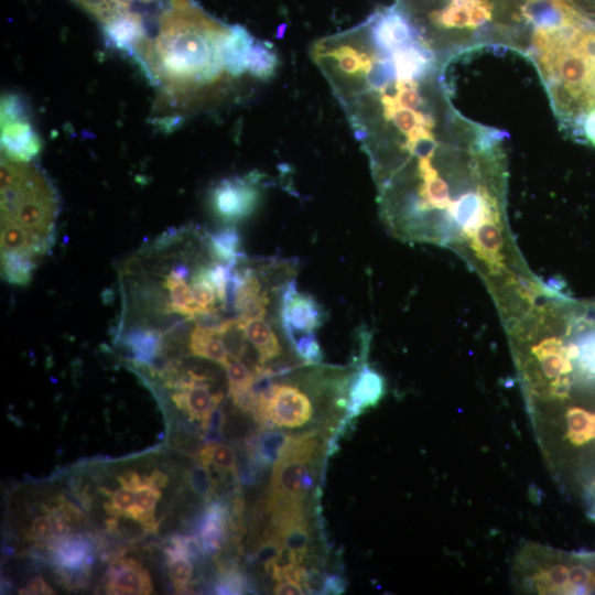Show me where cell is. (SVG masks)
<instances>
[{
	"mask_svg": "<svg viewBox=\"0 0 595 595\" xmlns=\"http://www.w3.org/2000/svg\"><path fill=\"white\" fill-rule=\"evenodd\" d=\"M57 196L29 162L1 163V268L4 280L25 284L54 244Z\"/></svg>",
	"mask_w": 595,
	"mask_h": 595,
	"instance_id": "6da1fadb",
	"label": "cell"
},
{
	"mask_svg": "<svg viewBox=\"0 0 595 595\" xmlns=\"http://www.w3.org/2000/svg\"><path fill=\"white\" fill-rule=\"evenodd\" d=\"M317 452L314 434L294 436L274 463L268 502L271 516L304 508V500L314 487Z\"/></svg>",
	"mask_w": 595,
	"mask_h": 595,
	"instance_id": "7a4b0ae2",
	"label": "cell"
},
{
	"mask_svg": "<svg viewBox=\"0 0 595 595\" xmlns=\"http://www.w3.org/2000/svg\"><path fill=\"white\" fill-rule=\"evenodd\" d=\"M104 28L110 44L132 48L147 44L148 29L143 7L166 4L163 0H75Z\"/></svg>",
	"mask_w": 595,
	"mask_h": 595,
	"instance_id": "3957f363",
	"label": "cell"
},
{
	"mask_svg": "<svg viewBox=\"0 0 595 595\" xmlns=\"http://www.w3.org/2000/svg\"><path fill=\"white\" fill-rule=\"evenodd\" d=\"M571 565L556 551L528 543L517 556L515 575L528 593L567 594Z\"/></svg>",
	"mask_w": 595,
	"mask_h": 595,
	"instance_id": "277c9868",
	"label": "cell"
},
{
	"mask_svg": "<svg viewBox=\"0 0 595 595\" xmlns=\"http://www.w3.org/2000/svg\"><path fill=\"white\" fill-rule=\"evenodd\" d=\"M261 199V175L250 173L218 182L210 193V205L218 218L234 224L249 217Z\"/></svg>",
	"mask_w": 595,
	"mask_h": 595,
	"instance_id": "5b68a950",
	"label": "cell"
},
{
	"mask_svg": "<svg viewBox=\"0 0 595 595\" xmlns=\"http://www.w3.org/2000/svg\"><path fill=\"white\" fill-rule=\"evenodd\" d=\"M305 393L291 385H275L270 393L258 400L255 418L266 426L299 428L313 415Z\"/></svg>",
	"mask_w": 595,
	"mask_h": 595,
	"instance_id": "8992f818",
	"label": "cell"
},
{
	"mask_svg": "<svg viewBox=\"0 0 595 595\" xmlns=\"http://www.w3.org/2000/svg\"><path fill=\"white\" fill-rule=\"evenodd\" d=\"M325 320L323 306L314 296L298 291L294 280L280 294V321L290 344L300 335L314 332Z\"/></svg>",
	"mask_w": 595,
	"mask_h": 595,
	"instance_id": "52a82bcc",
	"label": "cell"
},
{
	"mask_svg": "<svg viewBox=\"0 0 595 595\" xmlns=\"http://www.w3.org/2000/svg\"><path fill=\"white\" fill-rule=\"evenodd\" d=\"M2 149L6 158L30 162L40 151V141L25 116L23 105L15 96L2 102Z\"/></svg>",
	"mask_w": 595,
	"mask_h": 595,
	"instance_id": "ba28073f",
	"label": "cell"
},
{
	"mask_svg": "<svg viewBox=\"0 0 595 595\" xmlns=\"http://www.w3.org/2000/svg\"><path fill=\"white\" fill-rule=\"evenodd\" d=\"M386 394V379L368 364H363L350 377L345 398L347 419L363 414L376 407Z\"/></svg>",
	"mask_w": 595,
	"mask_h": 595,
	"instance_id": "9c48e42d",
	"label": "cell"
},
{
	"mask_svg": "<svg viewBox=\"0 0 595 595\" xmlns=\"http://www.w3.org/2000/svg\"><path fill=\"white\" fill-rule=\"evenodd\" d=\"M153 589L145 569L131 558L116 561L107 575L106 591L117 595L149 594Z\"/></svg>",
	"mask_w": 595,
	"mask_h": 595,
	"instance_id": "30bf717a",
	"label": "cell"
},
{
	"mask_svg": "<svg viewBox=\"0 0 595 595\" xmlns=\"http://www.w3.org/2000/svg\"><path fill=\"white\" fill-rule=\"evenodd\" d=\"M272 529L277 532L285 550L304 559L311 541V532L304 508L271 516Z\"/></svg>",
	"mask_w": 595,
	"mask_h": 595,
	"instance_id": "8fae6325",
	"label": "cell"
},
{
	"mask_svg": "<svg viewBox=\"0 0 595 595\" xmlns=\"http://www.w3.org/2000/svg\"><path fill=\"white\" fill-rule=\"evenodd\" d=\"M237 321L247 340L257 350L259 364L263 365L281 355L279 339L263 317L237 314Z\"/></svg>",
	"mask_w": 595,
	"mask_h": 595,
	"instance_id": "7c38bea8",
	"label": "cell"
},
{
	"mask_svg": "<svg viewBox=\"0 0 595 595\" xmlns=\"http://www.w3.org/2000/svg\"><path fill=\"white\" fill-rule=\"evenodd\" d=\"M294 436L266 426L251 441L249 458L260 467L273 466L288 448Z\"/></svg>",
	"mask_w": 595,
	"mask_h": 595,
	"instance_id": "4fadbf2b",
	"label": "cell"
},
{
	"mask_svg": "<svg viewBox=\"0 0 595 595\" xmlns=\"http://www.w3.org/2000/svg\"><path fill=\"white\" fill-rule=\"evenodd\" d=\"M227 520L228 511L223 502H213L208 506L198 532L203 554L213 555L221 549L226 537Z\"/></svg>",
	"mask_w": 595,
	"mask_h": 595,
	"instance_id": "5bb4252c",
	"label": "cell"
},
{
	"mask_svg": "<svg viewBox=\"0 0 595 595\" xmlns=\"http://www.w3.org/2000/svg\"><path fill=\"white\" fill-rule=\"evenodd\" d=\"M564 435L573 446H583L595 441V412L572 405L564 414Z\"/></svg>",
	"mask_w": 595,
	"mask_h": 595,
	"instance_id": "9a60e30c",
	"label": "cell"
},
{
	"mask_svg": "<svg viewBox=\"0 0 595 595\" xmlns=\"http://www.w3.org/2000/svg\"><path fill=\"white\" fill-rule=\"evenodd\" d=\"M208 244L214 257L228 264L246 259L238 229L231 224L208 234Z\"/></svg>",
	"mask_w": 595,
	"mask_h": 595,
	"instance_id": "2e32d148",
	"label": "cell"
},
{
	"mask_svg": "<svg viewBox=\"0 0 595 595\" xmlns=\"http://www.w3.org/2000/svg\"><path fill=\"white\" fill-rule=\"evenodd\" d=\"M54 553L58 564L66 569H84L88 564L90 545L82 536H71L54 541Z\"/></svg>",
	"mask_w": 595,
	"mask_h": 595,
	"instance_id": "e0dca14e",
	"label": "cell"
},
{
	"mask_svg": "<svg viewBox=\"0 0 595 595\" xmlns=\"http://www.w3.org/2000/svg\"><path fill=\"white\" fill-rule=\"evenodd\" d=\"M199 461L204 465H212L221 470L236 473V454L227 444H208L199 452Z\"/></svg>",
	"mask_w": 595,
	"mask_h": 595,
	"instance_id": "ac0fdd59",
	"label": "cell"
},
{
	"mask_svg": "<svg viewBox=\"0 0 595 595\" xmlns=\"http://www.w3.org/2000/svg\"><path fill=\"white\" fill-rule=\"evenodd\" d=\"M283 550L284 547L282 541L277 532L271 528L261 539V542L255 552L253 559L258 564L262 565L264 570L269 572L281 558Z\"/></svg>",
	"mask_w": 595,
	"mask_h": 595,
	"instance_id": "d6986e66",
	"label": "cell"
},
{
	"mask_svg": "<svg viewBox=\"0 0 595 595\" xmlns=\"http://www.w3.org/2000/svg\"><path fill=\"white\" fill-rule=\"evenodd\" d=\"M225 369L231 398L250 389L253 381V371L239 358L230 357Z\"/></svg>",
	"mask_w": 595,
	"mask_h": 595,
	"instance_id": "ffe728a7",
	"label": "cell"
},
{
	"mask_svg": "<svg viewBox=\"0 0 595 595\" xmlns=\"http://www.w3.org/2000/svg\"><path fill=\"white\" fill-rule=\"evenodd\" d=\"M166 555L172 582L177 589H184L193 575V564L190 558L184 553H166Z\"/></svg>",
	"mask_w": 595,
	"mask_h": 595,
	"instance_id": "44dd1931",
	"label": "cell"
},
{
	"mask_svg": "<svg viewBox=\"0 0 595 595\" xmlns=\"http://www.w3.org/2000/svg\"><path fill=\"white\" fill-rule=\"evenodd\" d=\"M291 345L306 365L322 363L323 351L314 332L298 336Z\"/></svg>",
	"mask_w": 595,
	"mask_h": 595,
	"instance_id": "7402d4cb",
	"label": "cell"
},
{
	"mask_svg": "<svg viewBox=\"0 0 595 595\" xmlns=\"http://www.w3.org/2000/svg\"><path fill=\"white\" fill-rule=\"evenodd\" d=\"M188 485L196 495L208 500L214 491L208 467L202 463L194 466L188 473Z\"/></svg>",
	"mask_w": 595,
	"mask_h": 595,
	"instance_id": "603a6c76",
	"label": "cell"
},
{
	"mask_svg": "<svg viewBox=\"0 0 595 595\" xmlns=\"http://www.w3.org/2000/svg\"><path fill=\"white\" fill-rule=\"evenodd\" d=\"M110 502L105 504V509L111 516H127L136 504V491L121 486L111 494Z\"/></svg>",
	"mask_w": 595,
	"mask_h": 595,
	"instance_id": "cb8c5ba5",
	"label": "cell"
},
{
	"mask_svg": "<svg viewBox=\"0 0 595 595\" xmlns=\"http://www.w3.org/2000/svg\"><path fill=\"white\" fill-rule=\"evenodd\" d=\"M223 576L216 586V591L219 594H241L247 589L248 582H246L244 575L230 569L221 573Z\"/></svg>",
	"mask_w": 595,
	"mask_h": 595,
	"instance_id": "d4e9b609",
	"label": "cell"
},
{
	"mask_svg": "<svg viewBox=\"0 0 595 595\" xmlns=\"http://www.w3.org/2000/svg\"><path fill=\"white\" fill-rule=\"evenodd\" d=\"M51 536L54 541L64 539L71 531V527L65 518L57 511L50 513Z\"/></svg>",
	"mask_w": 595,
	"mask_h": 595,
	"instance_id": "484cf974",
	"label": "cell"
},
{
	"mask_svg": "<svg viewBox=\"0 0 595 595\" xmlns=\"http://www.w3.org/2000/svg\"><path fill=\"white\" fill-rule=\"evenodd\" d=\"M346 589V581L339 575L328 574L322 577L320 594H340Z\"/></svg>",
	"mask_w": 595,
	"mask_h": 595,
	"instance_id": "4316f807",
	"label": "cell"
},
{
	"mask_svg": "<svg viewBox=\"0 0 595 595\" xmlns=\"http://www.w3.org/2000/svg\"><path fill=\"white\" fill-rule=\"evenodd\" d=\"M273 593L279 595H303L306 593L304 586L292 577H286L277 581L273 587Z\"/></svg>",
	"mask_w": 595,
	"mask_h": 595,
	"instance_id": "83f0119b",
	"label": "cell"
},
{
	"mask_svg": "<svg viewBox=\"0 0 595 595\" xmlns=\"http://www.w3.org/2000/svg\"><path fill=\"white\" fill-rule=\"evenodd\" d=\"M31 536L37 540H43L51 536L50 516H37L34 518L31 524Z\"/></svg>",
	"mask_w": 595,
	"mask_h": 595,
	"instance_id": "f1b7e54d",
	"label": "cell"
},
{
	"mask_svg": "<svg viewBox=\"0 0 595 595\" xmlns=\"http://www.w3.org/2000/svg\"><path fill=\"white\" fill-rule=\"evenodd\" d=\"M51 591L52 589L43 577L33 576L28 581L25 588H22L20 593L37 595L53 593Z\"/></svg>",
	"mask_w": 595,
	"mask_h": 595,
	"instance_id": "f546056e",
	"label": "cell"
},
{
	"mask_svg": "<svg viewBox=\"0 0 595 595\" xmlns=\"http://www.w3.org/2000/svg\"><path fill=\"white\" fill-rule=\"evenodd\" d=\"M121 486L137 490L142 484V478L134 470H127L119 476Z\"/></svg>",
	"mask_w": 595,
	"mask_h": 595,
	"instance_id": "4dcf8cb0",
	"label": "cell"
},
{
	"mask_svg": "<svg viewBox=\"0 0 595 595\" xmlns=\"http://www.w3.org/2000/svg\"><path fill=\"white\" fill-rule=\"evenodd\" d=\"M143 483H147V484H150V485H153L155 487H164L166 486L167 482H169V478L167 476L162 473L161 470L159 469H154L152 472V474L150 476H145L143 479H142Z\"/></svg>",
	"mask_w": 595,
	"mask_h": 595,
	"instance_id": "1f68e13d",
	"label": "cell"
}]
</instances>
